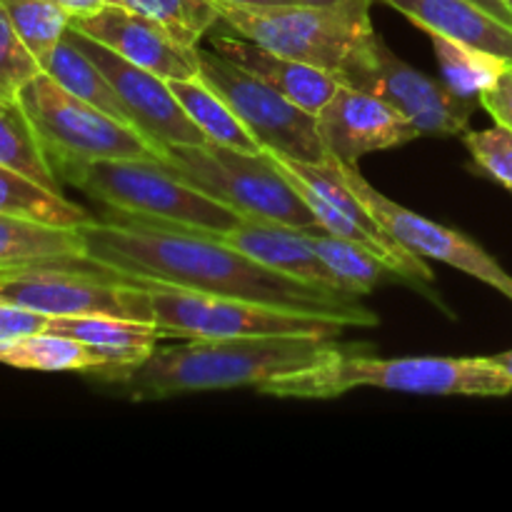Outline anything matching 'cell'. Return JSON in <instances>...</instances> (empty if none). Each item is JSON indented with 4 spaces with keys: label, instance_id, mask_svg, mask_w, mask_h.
Returning <instances> with one entry per match:
<instances>
[{
    "label": "cell",
    "instance_id": "d6a6232c",
    "mask_svg": "<svg viewBox=\"0 0 512 512\" xmlns=\"http://www.w3.org/2000/svg\"><path fill=\"white\" fill-rule=\"evenodd\" d=\"M480 105L488 110L495 125L512 133V65H508L500 78L480 95Z\"/></svg>",
    "mask_w": 512,
    "mask_h": 512
},
{
    "label": "cell",
    "instance_id": "9a60e30c",
    "mask_svg": "<svg viewBox=\"0 0 512 512\" xmlns=\"http://www.w3.org/2000/svg\"><path fill=\"white\" fill-rule=\"evenodd\" d=\"M75 30L105 45L138 68L165 80L198 75V50L180 43L170 30L135 10L108 3L98 13L70 20Z\"/></svg>",
    "mask_w": 512,
    "mask_h": 512
},
{
    "label": "cell",
    "instance_id": "603a6c76",
    "mask_svg": "<svg viewBox=\"0 0 512 512\" xmlns=\"http://www.w3.org/2000/svg\"><path fill=\"white\" fill-rule=\"evenodd\" d=\"M85 255L83 230L0 215V268Z\"/></svg>",
    "mask_w": 512,
    "mask_h": 512
},
{
    "label": "cell",
    "instance_id": "836d02e7",
    "mask_svg": "<svg viewBox=\"0 0 512 512\" xmlns=\"http://www.w3.org/2000/svg\"><path fill=\"white\" fill-rule=\"evenodd\" d=\"M55 3L70 15V20H75V18H83V15L98 13L100 8L108 5V0H55Z\"/></svg>",
    "mask_w": 512,
    "mask_h": 512
},
{
    "label": "cell",
    "instance_id": "83f0119b",
    "mask_svg": "<svg viewBox=\"0 0 512 512\" xmlns=\"http://www.w3.org/2000/svg\"><path fill=\"white\" fill-rule=\"evenodd\" d=\"M108 3L123 5L155 20L190 48H200V40L213 30L215 23H220L215 0H108Z\"/></svg>",
    "mask_w": 512,
    "mask_h": 512
},
{
    "label": "cell",
    "instance_id": "f1b7e54d",
    "mask_svg": "<svg viewBox=\"0 0 512 512\" xmlns=\"http://www.w3.org/2000/svg\"><path fill=\"white\" fill-rule=\"evenodd\" d=\"M20 40L45 68L70 28V15L55 0H0Z\"/></svg>",
    "mask_w": 512,
    "mask_h": 512
},
{
    "label": "cell",
    "instance_id": "7a4b0ae2",
    "mask_svg": "<svg viewBox=\"0 0 512 512\" xmlns=\"http://www.w3.org/2000/svg\"><path fill=\"white\" fill-rule=\"evenodd\" d=\"M340 350L335 338L320 335H265V338H193L173 348H155L133 368L98 373L133 400L170 398L208 390L260 388L270 380L303 373Z\"/></svg>",
    "mask_w": 512,
    "mask_h": 512
},
{
    "label": "cell",
    "instance_id": "30bf717a",
    "mask_svg": "<svg viewBox=\"0 0 512 512\" xmlns=\"http://www.w3.org/2000/svg\"><path fill=\"white\" fill-rule=\"evenodd\" d=\"M198 75L233 108L265 153L300 163L328 158L318 133V115L308 113L215 50H198Z\"/></svg>",
    "mask_w": 512,
    "mask_h": 512
},
{
    "label": "cell",
    "instance_id": "52a82bcc",
    "mask_svg": "<svg viewBox=\"0 0 512 512\" xmlns=\"http://www.w3.org/2000/svg\"><path fill=\"white\" fill-rule=\"evenodd\" d=\"M0 298L48 318L115 315L153 320V303L140 280L120 275L88 255L0 268Z\"/></svg>",
    "mask_w": 512,
    "mask_h": 512
},
{
    "label": "cell",
    "instance_id": "e0dca14e",
    "mask_svg": "<svg viewBox=\"0 0 512 512\" xmlns=\"http://www.w3.org/2000/svg\"><path fill=\"white\" fill-rule=\"evenodd\" d=\"M230 248L240 250L248 258L258 260V263L268 265V268L278 270V273L290 275V278L305 280L318 288L338 290V293H348L333 270L320 260L315 248L310 245L308 235L300 228H290V225L270 223V220L253 218V215H243L240 223L225 235H220ZM353 295V293H348Z\"/></svg>",
    "mask_w": 512,
    "mask_h": 512
},
{
    "label": "cell",
    "instance_id": "5b68a950",
    "mask_svg": "<svg viewBox=\"0 0 512 512\" xmlns=\"http://www.w3.org/2000/svg\"><path fill=\"white\" fill-rule=\"evenodd\" d=\"M60 180L98 200L113 218L168 225L220 238L243 215L170 173L158 158H110L70 165Z\"/></svg>",
    "mask_w": 512,
    "mask_h": 512
},
{
    "label": "cell",
    "instance_id": "277c9868",
    "mask_svg": "<svg viewBox=\"0 0 512 512\" xmlns=\"http://www.w3.org/2000/svg\"><path fill=\"white\" fill-rule=\"evenodd\" d=\"M355 388H380L415 395H463V398H505L512 378L493 358H370L345 355L340 348L325 363L303 373L285 375L260 385L275 398H338Z\"/></svg>",
    "mask_w": 512,
    "mask_h": 512
},
{
    "label": "cell",
    "instance_id": "7402d4cb",
    "mask_svg": "<svg viewBox=\"0 0 512 512\" xmlns=\"http://www.w3.org/2000/svg\"><path fill=\"white\" fill-rule=\"evenodd\" d=\"M168 85L208 143L228 145V148L245 150V153H260L263 150L258 140L250 135V130L245 128L243 120L233 113V108L200 75L168 80Z\"/></svg>",
    "mask_w": 512,
    "mask_h": 512
},
{
    "label": "cell",
    "instance_id": "ac0fdd59",
    "mask_svg": "<svg viewBox=\"0 0 512 512\" xmlns=\"http://www.w3.org/2000/svg\"><path fill=\"white\" fill-rule=\"evenodd\" d=\"M428 35L458 40L512 65V28L473 0H383Z\"/></svg>",
    "mask_w": 512,
    "mask_h": 512
},
{
    "label": "cell",
    "instance_id": "f546056e",
    "mask_svg": "<svg viewBox=\"0 0 512 512\" xmlns=\"http://www.w3.org/2000/svg\"><path fill=\"white\" fill-rule=\"evenodd\" d=\"M38 73H43V68L28 50V45L20 40L18 30L13 28L3 3H0V100L18 103L20 90Z\"/></svg>",
    "mask_w": 512,
    "mask_h": 512
},
{
    "label": "cell",
    "instance_id": "484cf974",
    "mask_svg": "<svg viewBox=\"0 0 512 512\" xmlns=\"http://www.w3.org/2000/svg\"><path fill=\"white\" fill-rule=\"evenodd\" d=\"M433 38L435 58H438L440 73L445 85L460 98L478 100L480 95L500 78L510 63H505L498 55H490L473 45L458 43V40L443 38V35H430Z\"/></svg>",
    "mask_w": 512,
    "mask_h": 512
},
{
    "label": "cell",
    "instance_id": "8992f818",
    "mask_svg": "<svg viewBox=\"0 0 512 512\" xmlns=\"http://www.w3.org/2000/svg\"><path fill=\"white\" fill-rule=\"evenodd\" d=\"M158 160L180 180L235 213L300 230H323L265 150L245 153L205 140L198 145H170Z\"/></svg>",
    "mask_w": 512,
    "mask_h": 512
},
{
    "label": "cell",
    "instance_id": "5bb4252c",
    "mask_svg": "<svg viewBox=\"0 0 512 512\" xmlns=\"http://www.w3.org/2000/svg\"><path fill=\"white\" fill-rule=\"evenodd\" d=\"M318 133L328 155L348 165L420 138L415 125L380 95L343 83L318 113Z\"/></svg>",
    "mask_w": 512,
    "mask_h": 512
},
{
    "label": "cell",
    "instance_id": "d590c367",
    "mask_svg": "<svg viewBox=\"0 0 512 512\" xmlns=\"http://www.w3.org/2000/svg\"><path fill=\"white\" fill-rule=\"evenodd\" d=\"M215 3H230V5H248V8H260V5H285L290 0H215Z\"/></svg>",
    "mask_w": 512,
    "mask_h": 512
},
{
    "label": "cell",
    "instance_id": "44dd1931",
    "mask_svg": "<svg viewBox=\"0 0 512 512\" xmlns=\"http://www.w3.org/2000/svg\"><path fill=\"white\" fill-rule=\"evenodd\" d=\"M0 215L35 220V223L58 225V228H85L95 223L93 215L63 193L45 188L38 180L0 165Z\"/></svg>",
    "mask_w": 512,
    "mask_h": 512
},
{
    "label": "cell",
    "instance_id": "1f68e13d",
    "mask_svg": "<svg viewBox=\"0 0 512 512\" xmlns=\"http://www.w3.org/2000/svg\"><path fill=\"white\" fill-rule=\"evenodd\" d=\"M48 325V315L35 313V310L20 308L10 300L0 298V343L23 338V335L40 333Z\"/></svg>",
    "mask_w": 512,
    "mask_h": 512
},
{
    "label": "cell",
    "instance_id": "9c48e42d",
    "mask_svg": "<svg viewBox=\"0 0 512 512\" xmlns=\"http://www.w3.org/2000/svg\"><path fill=\"white\" fill-rule=\"evenodd\" d=\"M18 103L55 173L88 160L158 158V150L133 125L80 100L45 70L25 83Z\"/></svg>",
    "mask_w": 512,
    "mask_h": 512
},
{
    "label": "cell",
    "instance_id": "ba28073f",
    "mask_svg": "<svg viewBox=\"0 0 512 512\" xmlns=\"http://www.w3.org/2000/svg\"><path fill=\"white\" fill-rule=\"evenodd\" d=\"M140 280V278H135ZM153 303V320L170 338H265V335H320L338 340L348 323L328 315L275 308L255 300L198 293L175 285L140 280Z\"/></svg>",
    "mask_w": 512,
    "mask_h": 512
},
{
    "label": "cell",
    "instance_id": "4fadbf2b",
    "mask_svg": "<svg viewBox=\"0 0 512 512\" xmlns=\"http://www.w3.org/2000/svg\"><path fill=\"white\" fill-rule=\"evenodd\" d=\"M360 90L380 95L385 103L405 115L420 135H443V138L468 133L470 115L478 103V100L460 98L445 85V80L430 78L400 60L380 35L375 43V63Z\"/></svg>",
    "mask_w": 512,
    "mask_h": 512
},
{
    "label": "cell",
    "instance_id": "6da1fadb",
    "mask_svg": "<svg viewBox=\"0 0 512 512\" xmlns=\"http://www.w3.org/2000/svg\"><path fill=\"white\" fill-rule=\"evenodd\" d=\"M80 230L85 238V255L128 278L328 315L343 320L350 328L378 325V315L360 305L358 295L290 278L213 235L130 218L95 220Z\"/></svg>",
    "mask_w": 512,
    "mask_h": 512
},
{
    "label": "cell",
    "instance_id": "e575fe53",
    "mask_svg": "<svg viewBox=\"0 0 512 512\" xmlns=\"http://www.w3.org/2000/svg\"><path fill=\"white\" fill-rule=\"evenodd\" d=\"M473 3H478L480 8L488 10L490 15H495L500 23L510 25L512 28V10L508 8V3H505V0H473Z\"/></svg>",
    "mask_w": 512,
    "mask_h": 512
},
{
    "label": "cell",
    "instance_id": "d4e9b609",
    "mask_svg": "<svg viewBox=\"0 0 512 512\" xmlns=\"http://www.w3.org/2000/svg\"><path fill=\"white\" fill-rule=\"evenodd\" d=\"M0 165L18 170L28 178L38 180L45 188L63 193L58 173L50 165L28 115L20 103H3L0 100Z\"/></svg>",
    "mask_w": 512,
    "mask_h": 512
},
{
    "label": "cell",
    "instance_id": "8fae6325",
    "mask_svg": "<svg viewBox=\"0 0 512 512\" xmlns=\"http://www.w3.org/2000/svg\"><path fill=\"white\" fill-rule=\"evenodd\" d=\"M340 168H343L345 180H348L350 188L355 190V195L368 205L370 213H373L375 218H378L380 223L405 245V248L423 255V258L440 260V263L450 265V268L463 270L470 278H478L480 283L490 285V288H495L498 293H503L512 303V275L493 258V255L485 253L475 240L458 233V230L445 228V225L435 223V220L423 218V215L415 213V210L390 200L388 195L380 193L378 188H373V185L360 175L358 165L340 163Z\"/></svg>",
    "mask_w": 512,
    "mask_h": 512
},
{
    "label": "cell",
    "instance_id": "3957f363",
    "mask_svg": "<svg viewBox=\"0 0 512 512\" xmlns=\"http://www.w3.org/2000/svg\"><path fill=\"white\" fill-rule=\"evenodd\" d=\"M220 23L288 58L325 70L343 85L360 88L375 63V33L370 0H340L333 5H230L215 3Z\"/></svg>",
    "mask_w": 512,
    "mask_h": 512
},
{
    "label": "cell",
    "instance_id": "f35d334b",
    "mask_svg": "<svg viewBox=\"0 0 512 512\" xmlns=\"http://www.w3.org/2000/svg\"><path fill=\"white\" fill-rule=\"evenodd\" d=\"M505 3H508V8L512 10V0H505Z\"/></svg>",
    "mask_w": 512,
    "mask_h": 512
},
{
    "label": "cell",
    "instance_id": "2e32d148",
    "mask_svg": "<svg viewBox=\"0 0 512 512\" xmlns=\"http://www.w3.org/2000/svg\"><path fill=\"white\" fill-rule=\"evenodd\" d=\"M210 50H215L218 55L228 58L230 63L253 73L255 78L268 83L270 88L283 93L285 98H290L313 115L323 110V105L333 98V93L340 85V80L325 73V70L300 63V60L288 58L283 53H275V50L265 48V45L255 43V40L243 38L238 33L213 35L210 38Z\"/></svg>",
    "mask_w": 512,
    "mask_h": 512
},
{
    "label": "cell",
    "instance_id": "8d00e7d4",
    "mask_svg": "<svg viewBox=\"0 0 512 512\" xmlns=\"http://www.w3.org/2000/svg\"><path fill=\"white\" fill-rule=\"evenodd\" d=\"M490 358L495 360V363L500 365V368L505 370V373L510 375L512 378V350H508V353H498V355H490Z\"/></svg>",
    "mask_w": 512,
    "mask_h": 512
},
{
    "label": "cell",
    "instance_id": "ffe728a7",
    "mask_svg": "<svg viewBox=\"0 0 512 512\" xmlns=\"http://www.w3.org/2000/svg\"><path fill=\"white\" fill-rule=\"evenodd\" d=\"M0 363L20 370H40V373H98L108 368L103 355L95 353L93 348L50 330L0 343Z\"/></svg>",
    "mask_w": 512,
    "mask_h": 512
},
{
    "label": "cell",
    "instance_id": "4316f807",
    "mask_svg": "<svg viewBox=\"0 0 512 512\" xmlns=\"http://www.w3.org/2000/svg\"><path fill=\"white\" fill-rule=\"evenodd\" d=\"M305 235H308L310 245L320 255V260L333 270L338 283L358 298L368 295L385 278H395L383 260H378L373 253L350 243V240L330 235L325 230H305Z\"/></svg>",
    "mask_w": 512,
    "mask_h": 512
},
{
    "label": "cell",
    "instance_id": "d6986e66",
    "mask_svg": "<svg viewBox=\"0 0 512 512\" xmlns=\"http://www.w3.org/2000/svg\"><path fill=\"white\" fill-rule=\"evenodd\" d=\"M45 330L68 338L80 340L95 353L103 355L108 368L98 370H120L133 368L148 360L158 348L163 333L158 325L148 320L115 318V315H68V318H48Z\"/></svg>",
    "mask_w": 512,
    "mask_h": 512
},
{
    "label": "cell",
    "instance_id": "7c38bea8",
    "mask_svg": "<svg viewBox=\"0 0 512 512\" xmlns=\"http://www.w3.org/2000/svg\"><path fill=\"white\" fill-rule=\"evenodd\" d=\"M65 38L73 40L108 75L115 93L123 100L125 110H128V118L133 123V128L158 150V155L165 148H170V145L205 143V135L188 118L180 100L170 90L168 80L150 73V70L128 63V60H123L110 48L95 43L93 38L75 30L73 25L68 28Z\"/></svg>",
    "mask_w": 512,
    "mask_h": 512
},
{
    "label": "cell",
    "instance_id": "cb8c5ba5",
    "mask_svg": "<svg viewBox=\"0 0 512 512\" xmlns=\"http://www.w3.org/2000/svg\"><path fill=\"white\" fill-rule=\"evenodd\" d=\"M43 70L55 80V83H60L65 90L78 95L80 100L95 105V108L113 115V118L123 120V123L133 125L128 118V110H125L118 93H115L108 75H105L103 70L95 65V60H90L70 38L60 40L58 48L53 50V55H50Z\"/></svg>",
    "mask_w": 512,
    "mask_h": 512
},
{
    "label": "cell",
    "instance_id": "74e56055",
    "mask_svg": "<svg viewBox=\"0 0 512 512\" xmlns=\"http://www.w3.org/2000/svg\"><path fill=\"white\" fill-rule=\"evenodd\" d=\"M290 3H300V5H333V3H340V0H290Z\"/></svg>",
    "mask_w": 512,
    "mask_h": 512
},
{
    "label": "cell",
    "instance_id": "4dcf8cb0",
    "mask_svg": "<svg viewBox=\"0 0 512 512\" xmlns=\"http://www.w3.org/2000/svg\"><path fill=\"white\" fill-rule=\"evenodd\" d=\"M463 143L468 148L470 158L483 170L488 178L503 185L512 193V133L510 130L495 128L488 130H468L463 133Z\"/></svg>",
    "mask_w": 512,
    "mask_h": 512
}]
</instances>
